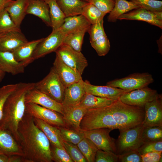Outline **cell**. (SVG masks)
<instances>
[{"label":"cell","instance_id":"6da1fadb","mask_svg":"<svg viewBox=\"0 0 162 162\" xmlns=\"http://www.w3.org/2000/svg\"><path fill=\"white\" fill-rule=\"evenodd\" d=\"M144 116V107L128 105L119 99L108 106L87 110L80 127L82 130L101 128L122 130L142 124Z\"/></svg>","mask_w":162,"mask_h":162},{"label":"cell","instance_id":"7a4b0ae2","mask_svg":"<svg viewBox=\"0 0 162 162\" xmlns=\"http://www.w3.org/2000/svg\"><path fill=\"white\" fill-rule=\"evenodd\" d=\"M20 142L26 162H52L50 143L35 124L34 118L25 113L18 127Z\"/></svg>","mask_w":162,"mask_h":162},{"label":"cell","instance_id":"3957f363","mask_svg":"<svg viewBox=\"0 0 162 162\" xmlns=\"http://www.w3.org/2000/svg\"><path fill=\"white\" fill-rule=\"evenodd\" d=\"M35 83H18L16 88L8 97L4 104L0 128L8 130L20 143L19 124L25 113V96L34 87Z\"/></svg>","mask_w":162,"mask_h":162},{"label":"cell","instance_id":"277c9868","mask_svg":"<svg viewBox=\"0 0 162 162\" xmlns=\"http://www.w3.org/2000/svg\"><path fill=\"white\" fill-rule=\"evenodd\" d=\"M144 128L141 124L132 128L119 130V135L115 140L116 154L120 155L138 150L143 143L142 134Z\"/></svg>","mask_w":162,"mask_h":162},{"label":"cell","instance_id":"5b68a950","mask_svg":"<svg viewBox=\"0 0 162 162\" xmlns=\"http://www.w3.org/2000/svg\"><path fill=\"white\" fill-rule=\"evenodd\" d=\"M34 88L57 102L62 103L65 87L52 67L44 78L35 83Z\"/></svg>","mask_w":162,"mask_h":162},{"label":"cell","instance_id":"8992f818","mask_svg":"<svg viewBox=\"0 0 162 162\" xmlns=\"http://www.w3.org/2000/svg\"><path fill=\"white\" fill-rule=\"evenodd\" d=\"M154 81L152 75L148 73H135L124 78L110 81L106 85L128 92L147 86Z\"/></svg>","mask_w":162,"mask_h":162},{"label":"cell","instance_id":"52a82bcc","mask_svg":"<svg viewBox=\"0 0 162 162\" xmlns=\"http://www.w3.org/2000/svg\"><path fill=\"white\" fill-rule=\"evenodd\" d=\"M66 35L60 27L52 30L51 33L46 38H43L37 46L32 57V62L48 54L55 52L62 44Z\"/></svg>","mask_w":162,"mask_h":162},{"label":"cell","instance_id":"ba28073f","mask_svg":"<svg viewBox=\"0 0 162 162\" xmlns=\"http://www.w3.org/2000/svg\"><path fill=\"white\" fill-rule=\"evenodd\" d=\"M25 113L57 127H66L63 116L52 110L32 103L26 104Z\"/></svg>","mask_w":162,"mask_h":162},{"label":"cell","instance_id":"9c48e42d","mask_svg":"<svg viewBox=\"0 0 162 162\" xmlns=\"http://www.w3.org/2000/svg\"><path fill=\"white\" fill-rule=\"evenodd\" d=\"M55 52L65 64L81 75L88 65V61L81 52L76 51L67 45L62 44Z\"/></svg>","mask_w":162,"mask_h":162},{"label":"cell","instance_id":"30bf717a","mask_svg":"<svg viewBox=\"0 0 162 162\" xmlns=\"http://www.w3.org/2000/svg\"><path fill=\"white\" fill-rule=\"evenodd\" d=\"M112 130L109 128H101L82 131L85 137L91 140L98 149L116 154V140L110 135Z\"/></svg>","mask_w":162,"mask_h":162},{"label":"cell","instance_id":"8fae6325","mask_svg":"<svg viewBox=\"0 0 162 162\" xmlns=\"http://www.w3.org/2000/svg\"><path fill=\"white\" fill-rule=\"evenodd\" d=\"M158 94L156 90L147 86L124 93L119 99L128 105L144 107L147 103L154 99Z\"/></svg>","mask_w":162,"mask_h":162},{"label":"cell","instance_id":"7c38bea8","mask_svg":"<svg viewBox=\"0 0 162 162\" xmlns=\"http://www.w3.org/2000/svg\"><path fill=\"white\" fill-rule=\"evenodd\" d=\"M145 116L142 124L144 127L158 126L162 128V96L158 94L144 106Z\"/></svg>","mask_w":162,"mask_h":162},{"label":"cell","instance_id":"4fadbf2b","mask_svg":"<svg viewBox=\"0 0 162 162\" xmlns=\"http://www.w3.org/2000/svg\"><path fill=\"white\" fill-rule=\"evenodd\" d=\"M25 103H32L56 111L62 116L64 114L63 106L61 103L34 87L27 93L25 96Z\"/></svg>","mask_w":162,"mask_h":162},{"label":"cell","instance_id":"5bb4252c","mask_svg":"<svg viewBox=\"0 0 162 162\" xmlns=\"http://www.w3.org/2000/svg\"><path fill=\"white\" fill-rule=\"evenodd\" d=\"M53 65L52 68L65 88L82 79V75L65 64L57 55Z\"/></svg>","mask_w":162,"mask_h":162},{"label":"cell","instance_id":"9a60e30c","mask_svg":"<svg viewBox=\"0 0 162 162\" xmlns=\"http://www.w3.org/2000/svg\"><path fill=\"white\" fill-rule=\"evenodd\" d=\"M0 154L8 156L23 157L24 154L20 144L8 130L0 128Z\"/></svg>","mask_w":162,"mask_h":162},{"label":"cell","instance_id":"2e32d148","mask_svg":"<svg viewBox=\"0 0 162 162\" xmlns=\"http://www.w3.org/2000/svg\"><path fill=\"white\" fill-rule=\"evenodd\" d=\"M83 85L86 92L94 95L115 100L119 99L120 96L127 92L121 88L106 85L98 86L91 84L88 81H84Z\"/></svg>","mask_w":162,"mask_h":162},{"label":"cell","instance_id":"e0dca14e","mask_svg":"<svg viewBox=\"0 0 162 162\" xmlns=\"http://www.w3.org/2000/svg\"><path fill=\"white\" fill-rule=\"evenodd\" d=\"M81 79L65 88L64 98L62 103L64 107L78 106L86 92Z\"/></svg>","mask_w":162,"mask_h":162},{"label":"cell","instance_id":"ac0fdd59","mask_svg":"<svg viewBox=\"0 0 162 162\" xmlns=\"http://www.w3.org/2000/svg\"><path fill=\"white\" fill-rule=\"evenodd\" d=\"M26 66L17 61L12 52L0 50V68L4 72L15 75L24 72Z\"/></svg>","mask_w":162,"mask_h":162},{"label":"cell","instance_id":"d6986e66","mask_svg":"<svg viewBox=\"0 0 162 162\" xmlns=\"http://www.w3.org/2000/svg\"><path fill=\"white\" fill-rule=\"evenodd\" d=\"M118 20L142 21L161 29L162 28V20L159 19L153 11L141 8L122 15L118 18Z\"/></svg>","mask_w":162,"mask_h":162},{"label":"cell","instance_id":"ffe728a7","mask_svg":"<svg viewBox=\"0 0 162 162\" xmlns=\"http://www.w3.org/2000/svg\"><path fill=\"white\" fill-rule=\"evenodd\" d=\"M63 116L66 127L77 130H82L80 123L87 110L79 106L63 107Z\"/></svg>","mask_w":162,"mask_h":162},{"label":"cell","instance_id":"44dd1931","mask_svg":"<svg viewBox=\"0 0 162 162\" xmlns=\"http://www.w3.org/2000/svg\"><path fill=\"white\" fill-rule=\"evenodd\" d=\"M28 41L21 31H12L0 38V50L13 52Z\"/></svg>","mask_w":162,"mask_h":162},{"label":"cell","instance_id":"7402d4cb","mask_svg":"<svg viewBox=\"0 0 162 162\" xmlns=\"http://www.w3.org/2000/svg\"><path fill=\"white\" fill-rule=\"evenodd\" d=\"M34 120L36 125L44 134L51 145L64 148L63 140L61 137L58 127L51 125L38 118H34Z\"/></svg>","mask_w":162,"mask_h":162},{"label":"cell","instance_id":"603a6c76","mask_svg":"<svg viewBox=\"0 0 162 162\" xmlns=\"http://www.w3.org/2000/svg\"><path fill=\"white\" fill-rule=\"evenodd\" d=\"M29 0H13L5 8L14 23L18 27L27 14Z\"/></svg>","mask_w":162,"mask_h":162},{"label":"cell","instance_id":"cb8c5ba5","mask_svg":"<svg viewBox=\"0 0 162 162\" xmlns=\"http://www.w3.org/2000/svg\"><path fill=\"white\" fill-rule=\"evenodd\" d=\"M42 39L43 38L28 41L14 50L12 52L16 60L24 63L26 66L32 63V58L33 52Z\"/></svg>","mask_w":162,"mask_h":162},{"label":"cell","instance_id":"d4e9b609","mask_svg":"<svg viewBox=\"0 0 162 162\" xmlns=\"http://www.w3.org/2000/svg\"><path fill=\"white\" fill-rule=\"evenodd\" d=\"M48 5L42 0H29L27 14H32L41 19L48 26H51Z\"/></svg>","mask_w":162,"mask_h":162},{"label":"cell","instance_id":"484cf974","mask_svg":"<svg viewBox=\"0 0 162 162\" xmlns=\"http://www.w3.org/2000/svg\"><path fill=\"white\" fill-rule=\"evenodd\" d=\"M91 24L82 15L65 17L60 28L67 35L70 33L89 27Z\"/></svg>","mask_w":162,"mask_h":162},{"label":"cell","instance_id":"4316f807","mask_svg":"<svg viewBox=\"0 0 162 162\" xmlns=\"http://www.w3.org/2000/svg\"><path fill=\"white\" fill-rule=\"evenodd\" d=\"M65 17L82 14L84 6L88 3L82 0H56Z\"/></svg>","mask_w":162,"mask_h":162},{"label":"cell","instance_id":"83f0119b","mask_svg":"<svg viewBox=\"0 0 162 162\" xmlns=\"http://www.w3.org/2000/svg\"><path fill=\"white\" fill-rule=\"evenodd\" d=\"M139 7L131 1L115 0L114 7L107 17L109 22H116L118 18L126 13Z\"/></svg>","mask_w":162,"mask_h":162},{"label":"cell","instance_id":"f1b7e54d","mask_svg":"<svg viewBox=\"0 0 162 162\" xmlns=\"http://www.w3.org/2000/svg\"><path fill=\"white\" fill-rule=\"evenodd\" d=\"M115 101L98 97L86 92L78 106L87 110L96 109L108 106Z\"/></svg>","mask_w":162,"mask_h":162},{"label":"cell","instance_id":"f546056e","mask_svg":"<svg viewBox=\"0 0 162 162\" xmlns=\"http://www.w3.org/2000/svg\"><path fill=\"white\" fill-rule=\"evenodd\" d=\"M49 7L51 26L52 30L60 28L63 24L65 17L56 2V0L45 1Z\"/></svg>","mask_w":162,"mask_h":162},{"label":"cell","instance_id":"4dcf8cb0","mask_svg":"<svg viewBox=\"0 0 162 162\" xmlns=\"http://www.w3.org/2000/svg\"><path fill=\"white\" fill-rule=\"evenodd\" d=\"M89 26L66 35L62 44L76 51L81 52L84 36Z\"/></svg>","mask_w":162,"mask_h":162},{"label":"cell","instance_id":"1f68e13d","mask_svg":"<svg viewBox=\"0 0 162 162\" xmlns=\"http://www.w3.org/2000/svg\"><path fill=\"white\" fill-rule=\"evenodd\" d=\"M77 145L87 162H95L96 153L98 149L91 140L85 137Z\"/></svg>","mask_w":162,"mask_h":162},{"label":"cell","instance_id":"d6a6232c","mask_svg":"<svg viewBox=\"0 0 162 162\" xmlns=\"http://www.w3.org/2000/svg\"><path fill=\"white\" fill-rule=\"evenodd\" d=\"M82 14L91 25L97 23L103 20L104 16L106 15L89 2L84 7Z\"/></svg>","mask_w":162,"mask_h":162},{"label":"cell","instance_id":"836d02e7","mask_svg":"<svg viewBox=\"0 0 162 162\" xmlns=\"http://www.w3.org/2000/svg\"><path fill=\"white\" fill-rule=\"evenodd\" d=\"M21 31L11 19L7 10L0 12V35H4L12 31Z\"/></svg>","mask_w":162,"mask_h":162},{"label":"cell","instance_id":"e575fe53","mask_svg":"<svg viewBox=\"0 0 162 162\" xmlns=\"http://www.w3.org/2000/svg\"><path fill=\"white\" fill-rule=\"evenodd\" d=\"M63 141L77 145L85 137L82 130H77L66 127H58Z\"/></svg>","mask_w":162,"mask_h":162},{"label":"cell","instance_id":"d590c367","mask_svg":"<svg viewBox=\"0 0 162 162\" xmlns=\"http://www.w3.org/2000/svg\"><path fill=\"white\" fill-rule=\"evenodd\" d=\"M142 138L143 143L162 140V128L158 126L144 127Z\"/></svg>","mask_w":162,"mask_h":162},{"label":"cell","instance_id":"8d00e7d4","mask_svg":"<svg viewBox=\"0 0 162 162\" xmlns=\"http://www.w3.org/2000/svg\"><path fill=\"white\" fill-rule=\"evenodd\" d=\"M90 43L98 55L100 56H105L108 52L110 49V42L106 35L90 42Z\"/></svg>","mask_w":162,"mask_h":162},{"label":"cell","instance_id":"74e56055","mask_svg":"<svg viewBox=\"0 0 162 162\" xmlns=\"http://www.w3.org/2000/svg\"><path fill=\"white\" fill-rule=\"evenodd\" d=\"M63 144L64 148L73 162H87L76 145L64 141Z\"/></svg>","mask_w":162,"mask_h":162},{"label":"cell","instance_id":"f35d334b","mask_svg":"<svg viewBox=\"0 0 162 162\" xmlns=\"http://www.w3.org/2000/svg\"><path fill=\"white\" fill-rule=\"evenodd\" d=\"M136 5L151 11L162 10V2L157 0H130Z\"/></svg>","mask_w":162,"mask_h":162},{"label":"cell","instance_id":"ab89813d","mask_svg":"<svg viewBox=\"0 0 162 162\" xmlns=\"http://www.w3.org/2000/svg\"><path fill=\"white\" fill-rule=\"evenodd\" d=\"M51 155L53 161L56 162H73L64 148L50 144Z\"/></svg>","mask_w":162,"mask_h":162},{"label":"cell","instance_id":"60d3db41","mask_svg":"<svg viewBox=\"0 0 162 162\" xmlns=\"http://www.w3.org/2000/svg\"><path fill=\"white\" fill-rule=\"evenodd\" d=\"M17 85L18 83L8 84L0 88V121L2 117L5 102L8 97L16 88Z\"/></svg>","mask_w":162,"mask_h":162},{"label":"cell","instance_id":"b9f144b4","mask_svg":"<svg viewBox=\"0 0 162 162\" xmlns=\"http://www.w3.org/2000/svg\"><path fill=\"white\" fill-rule=\"evenodd\" d=\"M104 20L91 25L88 32L90 35V42L94 41L98 38L106 35L104 28Z\"/></svg>","mask_w":162,"mask_h":162},{"label":"cell","instance_id":"7bdbcfd3","mask_svg":"<svg viewBox=\"0 0 162 162\" xmlns=\"http://www.w3.org/2000/svg\"><path fill=\"white\" fill-rule=\"evenodd\" d=\"M138 150L141 155L149 152H162V140L144 142Z\"/></svg>","mask_w":162,"mask_h":162},{"label":"cell","instance_id":"ee69618b","mask_svg":"<svg viewBox=\"0 0 162 162\" xmlns=\"http://www.w3.org/2000/svg\"><path fill=\"white\" fill-rule=\"evenodd\" d=\"M118 155L110 151L98 149L97 152L95 162H118Z\"/></svg>","mask_w":162,"mask_h":162},{"label":"cell","instance_id":"f6af8a7d","mask_svg":"<svg viewBox=\"0 0 162 162\" xmlns=\"http://www.w3.org/2000/svg\"><path fill=\"white\" fill-rule=\"evenodd\" d=\"M89 2L106 14L111 11L115 4L113 0H90Z\"/></svg>","mask_w":162,"mask_h":162},{"label":"cell","instance_id":"bcb514c9","mask_svg":"<svg viewBox=\"0 0 162 162\" xmlns=\"http://www.w3.org/2000/svg\"><path fill=\"white\" fill-rule=\"evenodd\" d=\"M118 155V162H142L141 154L138 150Z\"/></svg>","mask_w":162,"mask_h":162},{"label":"cell","instance_id":"7dc6e473","mask_svg":"<svg viewBox=\"0 0 162 162\" xmlns=\"http://www.w3.org/2000/svg\"><path fill=\"white\" fill-rule=\"evenodd\" d=\"M162 153V152H152L141 155L142 162H161Z\"/></svg>","mask_w":162,"mask_h":162},{"label":"cell","instance_id":"c3c4849f","mask_svg":"<svg viewBox=\"0 0 162 162\" xmlns=\"http://www.w3.org/2000/svg\"><path fill=\"white\" fill-rule=\"evenodd\" d=\"M0 162H26L23 157L17 155L8 156L0 154Z\"/></svg>","mask_w":162,"mask_h":162},{"label":"cell","instance_id":"681fc988","mask_svg":"<svg viewBox=\"0 0 162 162\" xmlns=\"http://www.w3.org/2000/svg\"><path fill=\"white\" fill-rule=\"evenodd\" d=\"M13 0H0V12L5 8Z\"/></svg>","mask_w":162,"mask_h":162},{"label":"cell","instance_id":"f907efd6","mask_svg":"<svg viewBox=\"0 0 162 162\" xmlns=\"http://www.w3.org/2000/svg\"><path fill=\"white\" fill-rule=\"evenodd\" d=\"M153 12L159 19L162 20V10L155 11Z\"/></svg>","mask_w":162,"mask_h":162},{"label":"cell","instance_id":"816d5d0a","mask_svg":"<svg viewBox=\"0 0 162 162\" xmlns=\"http://www.w3.org/2000/svg\"><path fill=\"white\" fill-rule=\"evenodd\" d=\"M5 74V73L0 68V82H1L4 79Z\"/></svg>","mask_w":162,"mask_h":162},{"label":"cell","instance_id":"f5cc1de1","mask_svg":"<svg viewBox=\"0 0 162 162\" xmlns=\"http://www.w3.org/2000/svg\"><path fill=\"white\" fill-rule=\"evenodd\" d=\"M84 0L85 1H86L87 2H90V0Z\"/></svg>","mask_w":162,"mask_h":162},{"label":"cell","instance_id":"db71d44e","mask_svg":"<svg viewBox=\"0 0 162 162\" xmlns=\"http://www.w3.org/2000/svg\"><path fill=\"white\" fill-rule=\"evenodd\" d=\"M3 35H0V38Z\"/></svg>","mask_w":162,"mask_h":162},{"label":"cell","instance_id":"11a10c76","mask_svg":"<svg viewBox=\"0 0 162 162\" xmlns=\"http://www.w3.org/2000/svg\"><path fill=\"white\" fill-rule=\"evenodd\" d=\"M43 0V1H45L46 0Z\"/></svg>","mask_w":162,"mask_h":162},{"label":"cell","instance_id":"9f6ffc18","mask_svg":"<svg viewBox=\"0 0 162 162\" xmlns=\"http://www.w3.org/2000/svg\"><path fill=\"white\" fill-rule=\"evenodd\" d=\"M114 1H115V0H113Z\"/></svg>","mask_w":162,"mask_h":162}]
</instances>
